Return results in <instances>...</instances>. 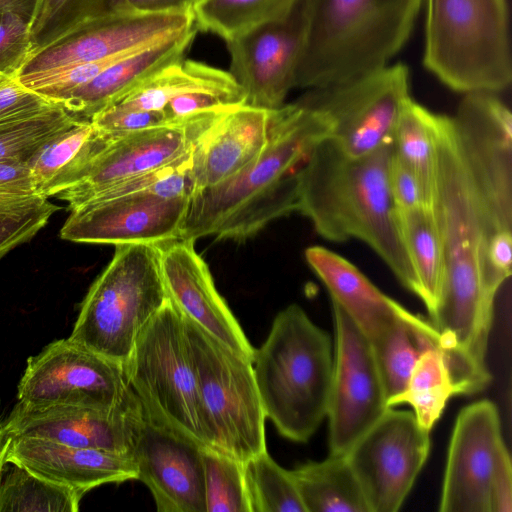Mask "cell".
Here are the masks:
<instances>
[{
	"instance_id": "cell-1",
	"label": "cell",
	"mask_w": 512,
	"mask_h": 512,
	"mask_svg": "<svg viewBox=\"0 0 512 512\" xmlns=\"http://www.w3.org/2000/svg\"><path fill=\"white\" fill-rule=\"evenodd\" d=\"M437 167L432 209L446 272L429 322L453 366L486 365L499 290L486 270L491 238L512 230V116L495 95L464 94L456 113L436 117Z\"/></svg>"
},
{
	"instance_id": "cell-2",
	"label": "cell",
	"mask_w": 512,
	"mask_h": 512,
	"mask_svg": "<svg viewBox=\"0 0 512 512\" xmlns=\"http://www.w3.org/2000/svg\"><path fill=\"white\" fill-rule=\"evenodd\" d=\"M331 136L327 117L298 100L270 110L263 152L240 174L191 196L181 238L245 240L297 212L299 171Z\"/></svg>"
},
{
	"instance_id": "cell-3",
	"label": "cell",
	"mask_w": 512,
	"mask_h": 512,
	"mask_svg": "<svg viewBox=\"0 0 512 512\" xmlns=\"http://www.w3.org/2000/svg\"><path fill=\"white\" fill-rule=\"evenodd\" d=\"M392 153L393 140L360 157L347 155L331 139L321 142L299 171L297 212L326 240L366 243L416 295L389 189Z\"/></svg>"
},
{
	"instance_id": "cell-4",
	"label": "cell",
	"mask_w": 512,
	"mask_h": 512,
	"mask_svg": "<svg viewBox=\"0 0 512 512\" xmlns=\"http://www.w3.org/2000/svg\"><path fill=\"white\" fill-rule=\"evenodd\" d=\"M424 0H305L306 31L295 88L345 82L390 64Z\"/></svg>"
},
{
	"instance_id": "cell-5",
	"label": "cell",
	"mask_w": 512,
	"mask_h": 512,
	"mask_svg": "<svg viewBox=\"0 0 512 512\" xmlns=\"http://www.w3.org/2000/svg\"><path fill=\"white\" fill-rule=\"evenodd\" d=\"M331 336L298 304L274 318L252 368L263 410L284 438L307 442L327 416L334 351Z\"/></svg>"
},
{
	"instance_id": "cell-6",
	"label": "cell",
	"mask_w": 512,
	"mask_h": 512,
	"mask_svg": "<svg viewBox=\"0 0 512 512\" xmlns=\"http://www.w3.org/2000/svg\"><path fill=\"white\" fill-rule=\"evenodd\" d=\"M423 63L463 94L498 93L512 81L506 0H425Z\"/></svg>"
},
{
	"instance_id": "cell-7",
	"label": "cell",
	"mask_w": 512,
	"mask_h": 512,
	"mask_svg": "<svg viewBox=\"0 0 512 512\" xmlns=\"http://www.w3.org/2000/svg\"><path fill=\"white\" fill-rule=\"evenodd\" d=\"M167 300L157 245L115 246L81 302L69 338L125 364L139 334Z\"/></svg>"
},
{
	"instance_id": "cell-8",
	"label": "cell",
	"mask_w": 512,
	"mask_h": 512,
	"mask_svg": "<svg viewBox=\"0 0 512 512\" xmlns=\"http://www.w3.org/2000/svg\"><path fill=\"white\" fill-rule=\"evenodd\" d=\"M183 319L209 448L243 463L267 450L266 416L252 363Z\"/></svg>"
},
{
	"instance_id": "cell-9",
	"label": "cell",
	"mask_w": 512,
	"mask_h": 512,
	"mask_svg": "<svg viewBox=\"0 0 512 512\" xmlns=\"http://www.w3.org/2000/svg\"><path fill=\"white\" fill-rule=\"evenodd\" d=\"M125 369L147 419L209 447L183 315L169 299L139 334Z\"/></svg>"
},
{
	"instance_id": "cell-10",
	"label": "cell",
	"mask_w": 512,
	"mask_h": 512,
	"mask_svg": "<svg viewBox=\"0 0 512 512\" xmlns=\"http://www.w3.org/2000/svg\"><path fill=\"white\" fill-rule=\"evenodd\" d=\"M409 70L389 64L369 74L307 89L297 100L323 113L331 123V140L347 155H367L392 140L404 103L410 96Z\"/></svg>"
},
{
	"instance_id": "cell-11",
	"label": "cell",
	"mask_w": 512,
	"mask_h": 512,
	"mask_svg": "<svg viewBox=\"0 0 512 512\" xmlns=\"http://www.w3.org/2000/svg\"><path fill=\"white\" fill-rule=\"evenodd\" d=\"M136 397L125 364L69 337L55 340L30 356L17 386L18 402L27 406L116 409Z\"/></svg>"
},
{
	"instance_id": "cell-12",
	"label": "cell",
	"mask_w": 512,
	"mask_h": 512,
	"mask_svg": "<svg viewBox=\"0 0 512 512\" xmlns=\"http://www.w3.org/2000/svg\"><path fill=\"white\" fill-rule=\"evenodd\" d=\"M430 431L411 411L390 407L347 451L370 512L398 511L430 451Z\"/></svg>"
},
{
	"instance_id": "cell-13",
	"label": "cell",
	"mask_w": 512,
	"mask_h": 512,
	"mask_svg": "<svg viewBox=\"0 0 512 512\" xmlns=\"http://www.w3.org/2000/svg\"><path fill=\"white\" fill-rule=\"evenodd\" d=\"M333 376L327 410L330 454H346L386 412L387 397L369 339L332 301Z\"/></svg>"
},
{
	"instance_id": "cell-14",
	"label": "cell",
	"mask_w": 512,
	"mask_h": 512,
	"mask_svg": "<svg viewBox=\"0 0 512 512\" xmlns=\"http://www.w3.org/2000/svg\"><path fill=\"white\" fill-rule=\"evenodd\" d=\"M196 27L191 11H109L84 17L68 38L38 46L18 74L42 72L121 56Z\"/></svg>"
},
{
	"instance_id": "cell-15",
	"label": "cell",
	"mask_w": 512,
	"mask_h": 512,
	"mask_svg": "<svg viewBox=\"0 0 512 512\" xmlns=\"http://www.w3.org/2000/svg\"><path fill=\"white\" fill-rule=\"evenodd\" d=\"M306 31L305 0L284 18L267 22L226 41L230 73L247 105L275 110L295 88Z\"/></svg>"
},
{
	"instance_id": "cell-16",
	"label": "cell",
	"mask_w": 512,
	"mask_h": 512,
	"mask_svg": "<svg viewBox=\"0 0 512 512\" xmlns=\"http://www.w3.org/2000/svg\"><path fill=\"white\" fill-rule=\"evenodd\" d=\"M225 112L207 113L180 123L117 136L79 183L55 197L66 201L68 210L72 211L113 185L161 168L191 152Z\"/></svg>"
},
{
	"instance_id": "cell-17",
	"label": "cell",
	"mask_w": 512,
	"mask_h": 512,
	"mask_svg": "<svg viewBox=\"0 0 512 512\" xmlns=\"http://www.w3.org/2000/svg\"><path fill=\"white\" fill-rule=\"evenodd\" d=\"M189 198L150 192L84 204L70 211L63 240L100 245L154 244L181 237Z\"/></svg>"
},
{
	"instance_id": "cell-18",
	"label": "cell",
	"mask_w": 512,
	"mask_h": 512,
	"mask_svg": "<svg viewBox=\"0 0 512 512\" xmlns=\"http://www.w3.org/2000/svg\"><path fill=\"white\" fill-rule=\"evenodd\" d=\"M506 448L497 406L481 400L457 415L450 438L441 512H490V488Z\"/></svg>"
},
{
	"instance_id": "cell-19",
	"label": "cell",
	"mask_w": 512,
	"mask_h": 512,
	"mask_svg": "<svg viewBox=\"0 0 512 512\" xmlns=\"http://www.w3.org/2000/svg\"><path fill=\"white\" fill-rule=\"evenodd\" d=\"M144 417L138 397L116 409L27 406L18 402L2 425L11 437L132 456Z\"/></svg>"
},
{
	"instance_id": "cell-20",
	"label": "cell",
	"mask_w": 512,
	"mask_h": 512,
	"mask_svg": "<svg viewBox=\"0 0 512 512\" xmlns=\"http://www.w3.org/2000/svg\"><path fill=\"white\" fill-rule=\"evenodd\" d=\"M145 416V415H144ZM158 512H206L202 447L146 417L132 453Z\"/></svg>"
},
{
	"instance_id": "cell-21",
	"label": "cell",
	"mask_w": 512,
	"mask_h": 512,
	"mask_svg": "<svg viewBox=\"0 0 512 512\" xmlns=\"http://www.w3.org/2000/svg\"><path fill=\"white\" fill-rule=\"evenodd\" d=\"M194 243L193 239L180 237L157 245L168 299L182 315L252 363L255 348L217 291L209 267Z\"/></svg>"
},
{
	"instance_id": "cell-22",
	"label": "cell",
	"mask_w": 512,
	"mask_h": 512,
	"mask_svg": "<svg viewBox=\"0 0 512 512\" xmlns=\"http://www.w3.org/2000/svg\"><path fill=\"white\" fill-rule=\"evenodd\" d=\"M7 462L84 495L103 484L137 479L132 456L36 438L12 437Z\"/></svg>"
},
{
	"instance_id": "cell-23",
	"label": "cell",
	"mask_w": 512,
	"mask_h": 512,
	"mask_svg": "<svg viewBox=\"0 0 512 512\" xmlns=\"http://www.w3.org/2000/svg\"><path fill=\"white\" fill-rule=\"evenodd\" d=\"M269 113L243 104L225 112L206 131L191 154L196 191L240 174L258 159L267 144Z\"/></svg>"
},
{
	"instance_id": "cell-24",
	"label": "cell",
	"mask_w": 512,
	"mask_h": 512,
	"mask_svg": "<svg viewBox=\"0 0 512 512\" xmlns=\"http://www.w3.org/2000/svg\"><path fill=\"white\" fill-rule=\"evenodd\" d=\"M197 28L126 55L86 84L69 93L62 107L79 119H88L114 103L139 83L183 59Z\"/></svg>"
},
{
	"instance_id": "cell-25",
	"label": "cell",
	"mask_w": 512,
	"mask_h": 512,
	"mask_svg": "<svg viewBox=\"0 0 512 512\" xmlns=\"http://www.w3.org/2000/svg\"><path fill=\"white\" fill-rule=\"evenodd\" d=\"M305 259L328 289L331 300L345 310L369 341L410 312L333 251L311 246L305 250Z\"/></svg>"
},
{
	"instance_id": "cell-26",
	"label": "cell",
	"mask_w": 512,
	"mask_h": 512,
	"mask_svg": "<svg viewBox=\"0 0 512 512\" xmlns=\"http://www.w3.org/2000/svg\"><path fill=\"white\" fill-rule=\"evenodd\" d=\"M117 136L121 135L103 132L91 120L79 119L45 142L28 159L37 194L48 199L75 186Z\"/></svg>"
},
{
	"instance_id": "cell-27",
	"label": "cell",
	"mask_w": 512,
	"mask_h": 512,
	"mask_svg": "<svg viewBox=\"0 0 512 512\" xmlns=\"http://www.w3.org/2000/svg\"><path fill=\"white\" fill-rule=\"evenodd\" d=\"M305 512H370L345 454L288 470Z\"/></svg>"
},
{
	"instance_id": "cell-28",
	"label": "cell",
	"mask_w": 512,
	"mask_h": 512,
	"mask_svg": "<svg viewBox=\"0 0 512 512\" xmlns=\"http://www.w3.org/2000/svg\"><path fill=\"white\" fill-rule=\"evenodd\" d=\"M396 217L416 279V296L431 314L440 297L446 272L442 238L433 209H396Z\"/></svg>"
},
{
	"instance_id": "cell-29",
	"label": "cell",
	"mask_w": 512,
	"mask_h": 512,
	"mask_svg": "<svg viewBox=\"0 0 512 512\" xmlns=\"http://www.w3.org/2000/svg\"><path fill=\"white\" fill-rule=\"evenodd\" d=\"M370 343L387 403L404 390L421 353L428 346L438 347L430 322L411 312L390 323Z\"/></svg>"
},
{
	"instance_id": "cell-30",
	"label": "cell",
	"mask_w": 512,
	"mask_h": 512,
	"mask_svg": "<svg viewBox=\"0 0 512 512\" xmlns=\"http://www.w3.org/2000/svg\"><path fill=\"white\" fill-rule=\"evenodd\" d=\"M436 117L410 97L392 136L395 156L419 178L432 203L437 167Z\"/></svg>"
},
{
	"instance_id": "cell-31",
	"label": "cell",
	"mask_w": 512,
	"mask_h": 512,
	"mask_svg": "<svg viewBox=\"0 0 512 512\" xmlns=\"http://www.w3.org/2000/svg\"><path fill=\"white\" fill-rule=\"evenodd\" d=\"M299 0H195L190 8L197 30L225 41L286 17Z\"/></svg>"
},
{
	"instance_id": "cell-32",
	"label": "cell",
	"mask_w": 512,
	"mask_h": 512,
	"mask_svg": "<svg viewBox=\"0 0 512 512\" xmlns=\"http://www.w3.org/2000/svg\"><path fill=\"white\" fill-rule=\"evenodd\" d=\"M10 464L0 474V512H77L84 494Z\"/></svg>"
},
{
	"instance_id": "cell-33",
	"label": "cell",
	"mask_w": 512,
	"mask_h": 512,
	"mask_svg": "<svg viewBox=\"0 0 512 512\" xmlns=\"http://www.w3.org/2000/svg\"><path fill=\"white\" fill-rule=\"evenodd\" d=\"M453 395L456 392L443 355L431 345L421 353L404 390L388 405H410L419 424L431 431Z\"/></svg>"
},
{
	"instance_id": "cell-34",
	"label": "cell",
	"mask_w": 512,
	"mask_h": 512,
	"mask_svg": "<svg viewBox=\"0 0 512 512\" xmlns=\"http://www.w3.org/2000/svg\"><path fill=\"white\" fill-rule=\"evenodd\" d=\"M245 103V93L230 72L205 64L198 78L172 98L162 112L168 124L180 123Z\"/></svg>"
},
{
	"instance_id": "cell-35",
	"label": "cell",
	"mask_w": 512,
	"mask_h": 512,
	"mask_svg": "<svg viewBox=\"0 0 512 512\" xmlns=\"http://www.w3.org/2000/svg\"><path fill=\"white\" fill-rule=\"evenodd\" d=\"M243 475L250 512H305L289 471L267 450L243 462Z\"/></svg>"
},
{
	"instance_id": "cell-36",
	"label": "cell",
	"mask_w": 512,
	"mask_h": 512,
	"mask_svg": "<svg viewBox=\"0 0 512 512\" xmlns=\"http://www.w3.org/2000/svg\"><path fill=\"white\" fill-rule=\"evenodd\" d=\"M204 65L183 58L148 77L108 107L162 112L172 98L197 79Z\"/></svg>"
},
{
	"instance_id": "cell-37",
	"label": "cell",
	"mask_w": 512,
	"mask_h": 512,
	"mask_svg": "<svg viewBox=\"0 0 512 512\" xmlns=\"http://www.w3.org/2000/svg\"><path fill=\"white\" fill-rule=\"evenodd\" d=\"M206 512H250L243 463L202 447Z\"/></svg>"
},
{
	"instance_id": "cell-38",
	"label": "cell",
	"mask_w": 512,
	"mask_h": 512,
	"mask_svg": "<svg viewBox=\"0 0 512 512\" xmlns=\"http://www.w3.org/2000/svg\"><path fill=\"white\" fill-rule=\"evenodd\" d=\"M78 120L60 107L28 119L0 122V159H29L45 142Z\"/></svg>"
},
{
	"instance_id": "cell-39",
	"label": "cell",
	"mask_w": 512,
	"mask_h": 512,
	"mask_svg": "<svg viewBox=\"0 0 512 512\" xmlns=\"http://www.w3.org/2000/svg\"><path fill=\"white\" fill-rule=\"evenodd\" d=\"M38 47L31 24L12 12L0 13V73L18 76Z\"/></svg>"
},
{
	"instance_id": "cell-40",
	"label": "cell",
	"mask_w": 512,
	"mask_h": 512,
	"mask_svg": "<svg viewBox=\"0 0 512 512\" xmlns=\"http://www.w3.org/2000/svg\"><path fill=\"white\" fill-rule=\"evenodd\" d=\"M61 208L46 199L23 212L0 213V258L29 242Z\"/></svg>"
},
{
	"instance_id": "cell-41",
	"label": "cell",
	"mask_w": 512,
	"mask_h": 512,
	"mask_svg": "<svg viewBox=\"0 0 512 512\" xmlns=\"http://www.w3.org/2000/svg\"><path fill=\"white\" fill-rule=\"evenodd\" d=\"M60 107V104L24 86L17 76H6L0 82V122L28 119Z\"/></svg>"
},
{
	"instance_id": "cell-42",
	"label": "cell",
	"mask_w": 512,
	"mask_h": 512,
	"mask_svg": "<svg viewBox=\"0 0 512 512\" xmlns=\"http://www.w3.org/2000/svg\"><path fill=\"white\" fill-rule=\"evenodd\" d=\"M388 183L396 209L432 208V200L421 181L395 156L394 150L389 163Z\"/></svg>"
},
{
	"instance_id": "cell-43",
	"label": "cell",
	"mask_w": 512,
	"mask_h": 512,
	"mask_svg": "<svg viewBox=\"0 0 512 512\" xmlns=\"http://www.w3.org/2000/svg\"><path fill=\"white\" fill-rule=\"evenodd\" d=\"M101 131L125 135L168 124L159 111L126 110L107 107L90 118Z\"/></svg>"
},
{
	"instance_id": "cell-44",
	"label": "cell",
	"mask_w": 512,
	"mask_h": 512,
	"mask_svg": "<svg viewBox=\"0 0 512 512\" xmlns=\"http://www.w3.org/2000/svg\"><path fill=\"white\" fill-rule=\"evenodd\" d=\"M0 194L39 196L28 159L18 157L0 159Z\"/></svg>"
},
{
	"instance_id": "cell-45",
	"label": "cell",
	"mask_w": 512,
	"mask_h": 512,
	"mask_svg": "<svg viewBox=\"0 0 512 512\" xmlns=\"http://www.w3.org/2000/svg\"><path fill=\"white\" fill-rule=\"evenodd\" d=\"M512 511V466L507 448L499 458L490 488V512Z\"/></svg>"
},
{
	"instance_id": "cell-46",
	"label": "cell",
	"mask_w": 512,
	"mask_h": 512,
	"mask_svg": "<svg viewBox=\"0 0 512 512\" xmlns=\"http://www.w3.org/2000/svg\"><path fill=\"white\" fill-rule=\"evenodd\" d=\"M195 0H113L110 11L166 13L190 10Z\"/></svg>"
},
{
	"instance_id": "cell-47",
	"label": "cell",
	"mask_w": 512,
	"mask_h": 512,
	"mask_svg": "<svg viewBox=\"0 0 512 512\" xmlns=\"http://www.w3.org/2000/svg\"><path fill=\"white\" fill-rule=\"evenodd\" d=\"M72 0H48L44 11L39 17L33 34L36 37L52 20H54ZM93 12L99 15L110 11L113 0H90Z\"/></svg>"
},
{
	"instance_id": "cell-48",
	"label": "cell",
	"mask_w": 512,
	"mask_h": 512,
	"mask_svg": "<svg viewBox=\"0 0 512 512\" xmlns=\"http://www.w3.org/2000/svg\"><path fill=\"white\" fill-rule=\"evenodd\" d=\"M47 2L48 0H0V13L12 12L21 15L34 30Z\"/></svg>"
},
{
	"instance_id": "cell-49",
	"label": "cell",
	"mask_w": 512,
	"mask_h": 512,
	"mask_svg": "<svg viewBox=\"0 0 512 512\" xmlns=\"http://www.w3.org/2000/svg\"><path fill=\"white\" fill-rule=\"evenodd\" d=\"M40 196H15L0 194V213L23 212L43 203Z\"/></svg>"
},
{
	"instance_id": "cell-50",
	"label": "cell",
	"mask_w": 512,
	"mask_h": 512,
	"mask_svg": "<svg viewBox=\"0 0 512 512\" xmlns=\"http://www.w3.org/2000/svg\"><path fill=\"white\" fill-rule=\"evenodd\" d=\"M12 437L5 430L2 423L0 424V474L8 464L7 457Z\"/></svg>"
},
{
	"instance_id": "cell-51",
	"label": "cell",
	"mask_w": 512,
	"mask_h": 512,
	"mask_svg": "<svg viewBox=\"0 0 512 512\" xmlns=\"http://www.w3.org/2000/svg\"><path fill=\"white\" fill-rule=\"evenodd\" d=\"M6 76L0 73V82L5 78Z\"/></svg>"
},
{
	"instance_id": "cell-52",
	"label": "cell",
	"mask_w": 512,
	"mask_h": 512,
	"mask_svg": "<svg viewBox=\"0 0 512 512\" xmlns=\"http://www.w3.org/2000/svg\"><path fill=\"white\" fill-rule=\"evenodd\" d=\"M1 424V423H0Z\"/></svg>"
}]
</instances>
